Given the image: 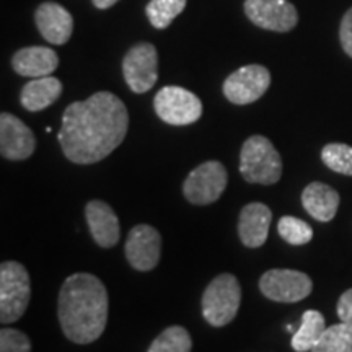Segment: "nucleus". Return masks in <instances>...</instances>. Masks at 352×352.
I'll use <instances>...</instances> for the list:
<instances>
[{"label":"nucleus","instance_id":"nucleus-28","mask_svg":"<svg viewBox=\"0 0 352 352\" xmlns=\"http://www.w3.org/2000/svg\"><path fill=\"white\" fill-rule=\"evenodd\" d=\"M336 311L342 323L352 327V289L346 290V292L340 297L336 305Z\"/></svg>","mask_w":352,"mask_h":352},{"label":"nucleus","instance_id":"nucleus-20","mask_svg":"<svg viewBox=\"0 0 352 352\" xmlns=\"http://www.w3.org/2000/svg\"><path fill=\"white\" fill-rule=\"evenodd\" d=\"M324 329V316L316 310H307L302 316L300 328L292 336V349L296 352H310L323 336Z\"/></svg>","mask_w":352,"mask_h":352},{"label":"nucleus","instance_id":"nucleus-21","mask_svg":"<svg viewBox=\"0 0 352 352\" xmlns=\"http://www.w3.org/2000/svg\"><path fill=\"white\" fill-rule=\"evenodd\" d=\"M310 352H352V327L341 321L327 328Z\"/></svg>","mask_w":352,"mask_h":352},{"label":"nucleus","instance_id":"nucleus-4","mask_svg":"<svg viewBox=\"0 0 352 352\" xmlns=\"http://www.w3.org/2000/svg\"><path fill=\"white\" fill-rule=\"evenodd\" d=\"M241 303V287L233 274L223 272L210 280L202 294V316L210 327L222 328L232 323Z\"/></svg>","mask_w":352,"mask_h":352},{"label":"nucleus","instance_id":"nucleus-14","mask_svg":"<svg viewBox=\"0 0 352 352\" xmlns=\"http://www.w3.org/2000/svg\"><path fill=\"white\" fill-rule=\"evenodd\" d=\"M36 26L41 36L47 43L63 46L72 36L74 19L72 13L64 8L60 3L44 2L36 8L34 13Z\"/></svg>","mask_w":352,"mask_h":352},{"label":"nucleus","instance_id":"nucleus-7","mask_svg":"<svg viewBox=\"0 0 352 352\" xmlns=\"http://www.w3.org/2000/svg\"><path fill=\"white\" fill-rule=\"evenodd\" d=\"M227 182L228 176L226 166L217 160L204 162L184 179L183 195L191 204H212L226 191Z\"/></svg>","mask_w":352,"mask_h":352},{"label":"nucleus","instance_id":"nucleus-29","mask_svg":"<svg viewBox=\"0 0 352 352\" xmlns=\"http://www.w3.org/2000/svg\"><path fill=\"white\" fill-rule=\"evenodd\" d=\"M94 2V6L96 8H100V10H107V8H111L114 3H118L120 0H91Z\"/></svg>","mask_w":352,"mask_h":352},{"label":"nucleus","instance_id":"nucleus-1","mask_svg":"<svg viewBox=\"0 0 352 352\" xmlns=\"http://www.w3.org/2000/svg\"><path fill=\"white\" fill-rule=\"evenodd\" d=\"M127 127L126 104L111 91H96L85 101H76L65 108L57 140L67 160L91 165L120 147Z\"/></svg>","mask_w":352,"mask_h":352},{"label":"nucleus","instance_id":"nucleus-10","mask_svg":"<svg viewBox=\"0 0 352 352\" xmlns=\"http://www.w3.org/2000/svg\"><path fill=\"white\" fill-rule=\"evenodd\" d=\"M271 85V74L264 65L250 64L230 74L223 82V95L233 104L258 101Z\"/></svg>","mask_w":352,"mask_h":352},{"label":"nucleus","instance_id":"nucleus-17","mask_svg":"<svg viewBox=\"0 0 352 352\" xmlns=\"http://www.w3.org/2000/svg\"><path fill=\"white\" fill-rule=\"evenodd\" d=\"M59 65V56L50 47L30 46L16 51L12 57V67L21 77H47Z\"/></svg>","mask_w":352,"mask_h":352},{"label":"nucleus","instance_id":"nucleus-25","mask_svg":"<svg viewBox=\"0 0 352 352\" xmlns=\"http://www.w3.org/2000/svg\"><path fill=\"white\" fill-rule=\"evenodd\" d=\"M321 160L329 170L352 176V147L347 144H327L321 151Z\"/></svg>","mask_w":352,"mask_h":352},{"label":"nucleus","instance_id":"nucleus-22","mask_svg":"<svg viewBox=\"0 0 352 352\" xmlns=\"http://www.w3.org/2000/svg\"><path fill=\"white\" fill-rule=\"evenodd\" d=\"M192 340L188 329L183 327H170L153 340L147 352H191Z\"/></svg>","mask_w":352,"mask_h":352},{"label":"nucleus","instance_id":"nucleus-19","mask_svg":"<svg viewBox=\"0 0 352 352\" xmlns=\"http://www.w3.org/2000/svg\"><path fill=\"white\" fill-rule=\"evenodd\" d=\"M63 94V83L59 78L47 76L33 78L21 88L20 103L28 111L36 113L51 107Z\"/></svg>","mask_w":352,"mask_h":352},{"label":"nucleus","instance_id":"nucleus-13","mask_svg":"<svg viewBox=\"0 0 352 352\" xmlns=\"http://www.w3.org/2000/svg\"><path fill=\"white\" fill-rule=\"evenodd\" d=\"M36 148L33 131L10 113L0 114V153L13 162L26 160Z\"/></svg>","mask_w":352,"mask_h":352},{"label":"nucleus","instance_id":"nucleus-16","mask_svg":"<svg viewBox=\"0 0 352 352\" xmlns=\"http://www.w3.org/2000/svg\"><path fill=\"white\" fill-rule=\"evenodd\" d=\"M272 212L263 202H250L240 212L239 236L246 248H259L266 243Z\"/></svg>","mask_w":352,"mask_h":352},{"label":"nucleus","instance_id":"nucleus-18","mask_svg":"<svg viewBox=\"0 0 352 352\" xmlns=\"http://www.w3.org/2000/svg\"><path fill=\"white\" fill-rule=\"evenodd\" d=\"M340 195L328 184L310 183L302 192L303 209L318 222H331L340 208Z\"/></svg>","mask_w":352,"mask_h":352},{"label":"nucleus","instance_id":"nucleus-9","mask_svg":"<svg viewBox=\"0 0 352 352\" xmlns=\"http://www.w3.org/2000/svg\"><path fill=\"white\" fill-rule=\"evenodd\" d=\"M122 74L127 87L134 94H145L157 83L158 54L151 43H139L126 52L122 59Z\"/></svg>","mask_w":352,"mask_h":352},{"label":"nucleus","instance_id":"nucleus-6","mask_svg":"<svg viewBox=\"0 0 352 352\" xmlns=\"http://www.w3.org/2000/svg\"><path fill=\"white\" fill-rule=\"evenodd\" d=\"M153 108L157 116L171 126L195 124L202 116L201 100L192 91L176 85L158 90L153 98Z\"/></svg>","mask_w":352,"mask_h":352},{"label":"nucleus","instance_id":"nucleus-23","mask_svg":"<svg viewBox=\"0 0 352 352\" xmlns=\"http://www.w3.org/2000/svg\"><path fill=\"white\" fill-rule=\"evenodd\" d=\"M186 7V0H151L145 7L147 19L157 30L168 28Z\"/></svg>","mask_w":352,"mask_h":352},{"label":"nucleus","instance_id":"nucleus-12","mask_svg":"<svg viewBox=\"0 0 352 352\" xmlns=\"http://www.w3.org/2000/svg\"><path fill=\"white\" fill-rule=\"evenodd\" d=\"M124 253L127 261L138 271H152L160 261L162 236L155 227L140 223L131 228Z\"/></svg>","mask_w":352,"mask_h":352},{"label":"nucleus","instance_id":"nucleus-5","mask_svg":"<svg viewBox=\"0 0 352 352\" xmlns=\"http://www.w3.org/2000/svg\"><path fill=\"white\" fill-rule=\"evenodd\" d=\"M32 298V280L23 264L6 261L0 266V321H19Z\"/></svg>","mask_w":352,"mask_h":352},{"label":"nucleus","instance_id":"nucleus-8","mask_svg":"<svg viewBox=\"0 0 352 352\" xmlns=\"http://www.w3.org/2000/svg\"><path fill=\"white\" fill-rule=\"evenodd\" d=\"M259 290L272 302L296 303L310 296L314 283L305 272L296 270H270L259 279Z\"/></svg>","mask_w":352,"mask_h":352},{"label":"nucleus","instance_id":"nucleus-27","mask_svg":"<svg viewBox=\"0 0 352 352\" xmlns=\"http://www.w3.org/2000/svg\"><path fill=\"white\" fill-rule=\"evenodd\" d=\"M341 46L349 57H352V8L344 13L340 28Z\"/></svg>","mask_w":352,"mask_h":352},{"label":"nucleus","instance_id":"nucleus-2","mask_svg":"<svg viewBox=\"0 0 352 352\" xmlns=\"http://www.w3.org/2000/svg\"><path fill=\"white\" fill-rule=\"evenodd\" d=\"M108 290L98 277L77 272L64 280L57 298V316L69 341L90 344L108 323Z\"/></svg>","mask_w":352,"mask_h":352},{"label":"nucleus","instance_id":"nucleus-24","mask_svg":"<svg viewBox=\"0 0 352 352\" xmlns=\"http://www.w3.org/2000/svg\"><path fill=\"white\" fill-rule=\"evenodd\" d=\"M277 232L280 239H284L289 245L300 246L310 243L314 239V228H311L305 220L292 217V215H284L277 223Z\"/></svg>","mask_w":352,"mask_h":352},{"label":"nucleus","instance_id":"nucleus-11","mask_svg":"<svg viewBox=\"0 0 352 352\" xmlns=\"http://www.w3.org/2000/svg\"><path fill=\"white\" fill-rule=\"evenodd\" d=\"M245 13L259 28L277 33L290 32L298 21L297 8L289 0H245Z\"/></svg>","mask_w":352,"mask_h":352},{"label":"nucleus","instance_id":"nucleus-3","mask_svg":"<svg viewBox=\"0 0 352 352\" xmlns=\"http://www.w3.org/2000/svg\"><path fill=\"white\" fill-rule=\"evenodd\" d=\"M240 173L246 183L271 186L283 176V160L272 142L264 135H252L240 152Z\"/></svg>","mask_w":352,"mask_h":352},{"label":"nucleus","instance_id":"nucleus-15","mask_svg":"<svg viewBox=\"0 0 352 352\" xmlns=\"http://www.w3.org/2000/svg\"><path fill=\"white\" fill-rule=\"evenodd\" d=\"M85 219L88 230L95 243L101 248H113L121 239L120 219L113 208L104 201L94 199L85 206Z\"/></svg>","mask_w":352,"mask_h":352},{"label":"nucleus","instance_id":"nucleus-26","mask_svg":"<svg viewBox=\"0 0 352 352\" xmlns=\"http://www.w3.org/2000/svg\"><path fill=\"white\" fill-rule=\"evenodd\" d=\"M0 352H32V341L19 329L3 328L0 331Z\"/></svg>","mask_w":352,"mask_h":352}]
</instances>
